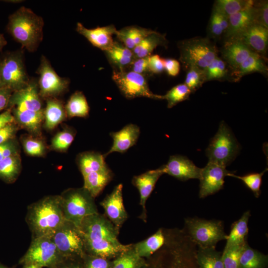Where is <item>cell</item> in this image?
<instances>
[{
  "label": "cell",
  "mask_w": 268,
  "mask_h": 268,
  "mask_svg": "<svg viewBox=\"0 0 268 268\" xmlns=\"http://www.w3.org/2000/svg\"><path fill=\"white\" fill-rule=\"evenodd\" d=\"M164 245L145 260L144 268H199L197 246L184 229L165 231Z\"/></svg>",
  "instance_id": "1"
},
{
  "label": "cell",
  "mask_w": 268,
  "mask_h": 268,
  "mask_svg": "<svg viewBox=\"0 0 268 268\" xmlns=\"http://www.w3.org/2000/svg\"><path fill=\"white\" fill-rule=\"evenodd\" d=\"M66 220L60 195L46 196L33 203L26 216L32 238L52 237Z\"/></svg>",
  "instance_id": "2"
},
{
  "label": "cell",
  "mask_w": 268,
  "mask_h": 268,
  "mask_svg": "<svg viewBox=\"0 0 268 268\" xmlns=\"http://www.w3.org/2000/svg\"><path fill=\"white\" fill-rule=\"evenodd\" d=\"M44 25L42 17L22 6L9 16L6 30L23 48L34 52L42 41Z\"/></svg>",
  "instance_id": "3"
},
{
  "label": "cell",
  "mask_w": 268,
  "mask_h": 268,
  "mask_svg": "<svg viewBox=\"0 0 268 268\" xmlns=\"http://www.w3.org/2000/svg\"><path fill=\"white\" fill-rule=\"evenodd\" d=\"M60 197L66 220L78 227L84 218L99 213L94 198L83 187L68 189Z\"/></svg>",
  "instance_id": "4"
},
{
  "label": "cell",
  "mask_w": 268,
  "mask_h": 268,
  "mask_svg": "<svg viewBox=\"0 0 268 268\" xmlns=\"http://www.w3.org/2000/svg\"><path fill=\"white\" fill-rule=\"evenodd\" d=\"M23 52H8L0 56V87L13 92L26 87L30 79L26 71Z\"/></svg>",
  "instance_id": "5"
},
{
  "label": "cell",
  "mask_w": 268,
  "mask_h": 268,
  "mask_svg": "<svg viewBox=\"0 0 268 268\" xmlns=\"http://www.w3.org/2000/svg\"><path fill=\"white\" fill-rule=\"evenodd\" d=\"M184 230L198 247H215L218 242L227 238L223 222L219 220L186 218Z\"/></svg>",
  "instance_id": "6"
},
{
  "label": "cell",
  "mask_w": 268,
  "mask_h": 268,
  "mask_svg": "<svg viewBox=\"0 0 268 268\" xmlns=\"http://www.w3.org/2000/svg\"><path fill=\"white\" fill-rule=\"evenodd\" d=\"M180 61L187 69L192 66L204 69L217 56L218 51L209 39L195 37L178 43Z\"/></svg>",
  "instance_id": "7"
},
{
  "label": "cell",
  "mask_w": 268,
  "mask_h": 268,
  "mask_svg": "<svg viewBox=\"0 0 268 268\" xmlns=\"http://www.w3.org/2000/svg\"><path fill=\"white\" fill-rule=\"evenodd\" d=\"M78 228L82 235L85 249L104 242L120 245L119 233L114 225L104 215L99 213L83 218Z\"/></svg>",
  "instance_id": "8"
},
{
  "label": "cell",
  "mask_w": 268,
  "mask_h": 268,
  "mask_svg": "<svg viewBox=\"0 0 268 268\" xmlns=\"http://www.w3.org/2000/svg\"><path fill=\"white\" fill-rule=\"evenodd\" d=\"M52 238L63 260H82L86 255L78 227L69 221L66 220Z\"/></svg>",
  "instance_id": "9"
},
{
  "label": "cell",
  "mask_w": 268,
  "mask_h": 268,
  "mask_svg": "<svg viewBox=\"0 0 268 268\" xmlns=\"http://www.w3.org/2000/svg\"><path fill=\"white\" fill-rule=\"evenodd\" d=\"M239 151V143L231 131L224 122H221L206 150L209 162L226 167L235 159Z\"/></svg>",
  "instance_id": "10"
},
{
  "label": "cell",
  "mask_w": 268,
  "mask_h": 268,
  "mask_svg": "<svg viewBox=\"0 0 268 268\" xmlns=\"http://www.w3.org/2000/svg\"><path fill=\"white\" fill-rule=\"evenodd\" d=\"M63 260L52 237L44 236L32 238L19 264L22 266L34 264L42 268H53Z\"/></svg>",
  "instance_id": "11"
},
{
  "label": "cell",
  "mask_w": 268,
  "mask_h": 268,
  "mask_svg": "<svg viewBox=\"0 0 268 268\" xmlns=\"http://www.w3.org/2000/svg\"><path fill=\"white\" fill-rule=\"evenodd\" d=\"M112 79L127 99L146 97L162 99V95L154 94L149 88L146 77L130 70H114Z\"/></svg>",
  "instance_id": "12"
},
{
  "label": "cell",
  "mask_w": 268,
  "mask_h": 268,
  "mask_svg": "<svg viewBox=\"0 0 268 268\" xmlns=\"http://www.w3.org/2000/svg\"><path fill=\"white\" fill-rule=\"evenodd\" d=\"M36 72L39 93L42 99L57 97L67 91L69 85L68 78L60 76L53 68L50 61L44 55Z\"/></svg>",
  "instance_id": "13"
},
{
  "label": "cell",
  "mask_w": 268,
  "mask_h": 268,
  "mask_svg": "<svg viewBox=\"0 0 268 268\" xmlns=\"http://www.w3.org/2000/svg\"><path fill=\"white\" fill-rule=\"evenodd\" d=\"M231 172L226 169V167L208 161L206 165L201 168L199 179V198H204L222 189L224 178Z\"/></svg>",
  "instance_id": "14"
},
{
  "label": "cell",
  "mask_w": 268,
  "mask_h": 268,
  "mask_svg": "<svg viewBox=\"0 0 268 268\" xmlns=\"http://www.w3.org/2000/svg\"><path fill=\"white\" fill-rule=\"evenodd\" d=\"M123 184L117 185L100 204L103 208L106 217L119 233L120 229L128 218L123 198Z\"/></svg>",
  "instance_id": "15"
},
{
  "label": "cell",
  "mask_w": 268,
  "mask_h": 268,
  "mask_svg": "<svg viewBox=\"0 0 268 268\" xmlns=\"http://www.w3.org/2000/svg\"><path fill=\"white\" fill-rule=\"evenodd\" d=\"M42 99L39 93L37 82L32 79L26 87L12 93L8 108L43 112L44 108Z\"/></svg>",
  "instance_id": "16"
},
{
  "label": "cell",
  "mask_w": 268,
  "mask_h": 268,
  "mask_svg": "<svg viewBox=\"0 0 268 268\" xmlns=\"http://www.w3.org/2000/svg\"><path fill=\"white\" fill-rule=\"evenodd\" d=\"M161 168L164 174L182 181L200 179L201 171V168L197 167L187 157L181 155L171 156L167 163Z\"/></svg>",
  "instance_id": "17"
},
{
  "label": "cell",
  "mask_w": 268,
  "mask_h": 268,
  "mask_svg": "<svg viewBox=\"0 0 268 268\" xmlns=\"http://www.w3.org/2000/svg\"><path fill=\"white\" fill-rule=\"evenodd\" d=\"M76 30L93 46L105 52L113 45V35H116L117 29L113 25L88 29L77 22Z\"/></svg>",
  "instance_id": "18"
},
{
  "label": "cell",
  "mask_w": 268,
  "mask_h": 268,
  "mask_svg": "<svg viewBox=\"0 0 268 268\" xmlns=\"http://www.w3.org/2000/svg\"><path fill=\"white\" fill-rule=\"evenodd\" d=\"M163 174L160 167L158 169L149 170L140 175L135 176L132 179V184L137 189L139 193V204L142 210L140 217L144 222L146 221V201L153 190L157 181Z\"/></svg>",
  "instance_id": "19"
},
{
  "label": "cell",
  "mask_w": 268,
  "mask_h": 268,
  "mask_svg": "<svg viewBox=\"0 0 268 268\" xmlns=\"http://www.w3.org/2000/svg\"><path fill=\"white\" fill-rule=\"evenodd\" d=\"M253 51L263 56L266 55L268 44V29L254 23L236 38Z\"/></svg>",
  "instance_id": "20"
},
{
  "label": "cell",
  "mask_w": 268,
  "mask_h": 268,
  "mask_svg": "<svg viewBox=\"0 0 268 268\" xmlns=\"http://www.w3.org/2000/svg\"><path fill=\"white\" fill-rule=\"evenodd\" d=\"M139 134V127L133 124L126 125L118 132L110 133L113 139V144L109 150L103 154L105 158L114 152L125 153L136 144Z\"/></svg>",
  "instance_id": "21"
},
{
  "label": "cell",
  "mask_w": 268,
  "mask_h": 268,
  "mask_svg": "<svg viewBox=\"0 0 268 268\" xmlns=\"http://www.w3.org/2000/svg\"><path fill=\"white\" fill-rule=\"evenodd\" d=\"M254 53L246 45L237 39L226 40L221 52L223 59L234 69V71Z\"/></svg>",
  "instance_id": "22"
},
{
  "label": "cell",
  "mask_w": 268,
  "mask_h": 268,
  "mask_svg": "<svg viewBox=\"0 0 268 268\" xmlns=\"http://www.w3.org/2000/svg\"><path fill=\"white\" fill-rule=\"evenodd\" d=\"M19 128L27 131L31 135L41 137V126L44 122V112H36L25 109L9 108Z\"/></svg>",
  "instance_id": "23"
},
{
  "label": "cell",
  "mask_w": 268,
  "mask_h": 268,
  "mask_svg": "<svg viewBox=\"0 0 268 268\" xmlns=\"http://www.w3.org/2000/svg\"><path fill=\"white\" fill-rule=\"evenodd\" d=\"M254 23H256L253 4L228 17V26L224 34L226 40L237 38Z\"/></svg>",
  "instance_id": "24"
},
{
  "label": "cell",
  "mask_w": 268,
  "mask_h": 268,
  "mask_svg": "<svg viewBox=\"0 0 268 268\" xmlns=\"http://www.w3.org/2000/svg\"><path fill=\"white\" fill-rule=\"evenodd\" d=\"M104 52L110 64L114 67V70H126L134 59L133 51L120 42L114 41Z\"/></svg>",
  "instance_id": "25"
},
{
  "label": "cell",
  "mask_w": 268,
  "mask_h": 268,
  "mask_svg": "<svg viewBox=\"0 0 268 268\" xmlns=\"http://www.w3.org/2000/svg\"><path fill=\"white\" fill-rule=\"evenodd\" d=\"M104 155L89 151L79 153L76 158L78 167L83 177L87 174L108 168Z\"/></svg>",
  "instance_id": "26"
},
{
  "label": "cell",
  "mask_w": 268,
  "mask_h": 268,
  "mask_svg": "<svg viewBox=\"0 0 268 268\" xmlns=\"http://www.w3.org/2000/svg\"><path fill=\"white\" fill-rule=\"evenodd\" d=\"M44 110V127L52 130L67 118L65 107L62 101L57 97L47 99Z\"/></svg>",
  "instance_id": "27"
},
{
  "label": "cell",
  "mask_w": 268,
  "mask_h": 268,
  "mask_svg": "<svg viewBox=\"0 0 268 268\" xmlns=\"http://www.w3.org/2000/svg\"><path fill=\"white\" fill-rule=\"evenodd\" d=\"M83 177L84 180L83 188L95 198L112 180L113 173L108 168L102 171L89 173Z\"/></svg>",
  "instance_id": "28"
},
{
  "label": "cell",
  "mask_w": 268,
  "mask_h": 268,
  "mask_svg": "<svg viewBox=\"0 0 268 268\" xmlns=\"http://www.w3.org/2000/svg\"><path fill=\"white\" fill-rule=\"evenodd\" d=\"M153 31L138 26H129L117 30L115 35L120 43L133 50L144 38Z\"/></svg>",
  "instance_id": "29"
},
{
  "label": "cell",
  "mask_w": 268,
  "mask_h": 268,
  "mask_svg": "<svg viewBox=\"0 0 268 268\" xmlns=\"http://www.w3.org/2000/svg\"><path fill=\"white\" fill-rule=\"evenodd\" d=\"M165 242L164 230L160 228L146 239L133 244V246L136 253L140 257L145 259L149 258L159 250Z\"/></svg>",
  "instance_id": "30"
},
{
  "label": "cell",
  "mask_w": 268,
  "mask_h": 268,
  "mask_svg": "<svg viewBox=\"0 0 268 268\" xmlns=\"http://www.w3.org/2000/svg\"><path fill=\"white\" fill-rule=\"evenodd\" d=\"M250 216V210L246 211L238 220L233 223L229 234L227 235L225 248L242 245L247 242L248 224Z\"/></svg>",
  "instance_id": "31"
},
{
  "label": "cell",
  "mask_w": 268,
  "mask_h": 268,
  "mask_svg": "<svg viewBox=\"0 0 268 268\" xmlns=\"http://www.w3.org/2000/svg\"><path fill=\"white\" fill-rule=\"evenodd\" d=\"M167 44L165 35L154 30L132 50L134 59L149 56L157 47L166 46Z\"/></svg>",
  "instance_id": "32"
},
{
  "label": "cell",
  "mask_w": 268,
  "mask_h": 268,
  "mask_svg": "<svg viewBox=\"0 0 268 268\" xmlns=\"http://www.w3.org/2000/svg\"><path fill=\"white\" fill-rule=\"evenodd\" d=\"M268 264V255L246 243L240 256L238 268H267Z\"/></svg>",
  "instance_id": "33"
},
{
  "label": "cell",
  "mask_w": 268,
  "mask_h": 268,
  "mask_svg": "<svg viewBox=\"0 0 268 268\" xmlns=\"http://www.w3.org/2000/svg\"><path fill=\"white\" fill-rule=\"evenodd\" d=\"M19 153L9 156L0 161V179L8 184L14 183L21 171Z\"/></svg>",
  "instance_id": "34"
},
{
  "label": "cell",
  "mask_w": 268,
  "mask_h": 268,
  "mask_svg": "<svg viewBox=\"0 0 268 268\" xmlns=\"http://www.w3.org/2000/svg\"><path fill=\"white\" fill-rule=\"evenodd\" d=\"M67 118H86L89 115V107L82 92L76 91L65 105Z\"/></svg>",
  "instance_id": "35"
},
{
  "label": "cell",
  "mask_w": 268,
  "mask_h": 268,
  "mask_svg": "<svg viewBox=\"0 0 268 268\" xmlns=\"http://www.w3.org/2000/svg\"><path fill=\"white\" fill-rule=\"evenodd\" d=\"M196 260L199 268H224L222 253L215 247H197Z\"/></svg>",
  "instance_id": "36"
},
{
  "label": "cell",
  "mask_w": 268,
  "mask_h": 268,
  "mask_svg": "<svg viewBox=\"0 0 268 268\" xmlns=\"http://www.w3.org/2000/svg\"><path fill=\"white\" fill-rule=\"evenodd\" d=\"M255 72L267 74L268 67L263 56L254 53L244 61L234 71L236 76L235 80L237 81L243 76Z\"/></svg>",
  "instance_id": "37"
},
{
  "label": "cell",
  "mask_w": 268,
  "mask_h": 268,
  "mask_svg": "<svg viewBox=\"0 0 268 268\" xmlns=\"http://www.w3.org/2000/svg\"><path fill=\"white\" fill-rule=\"evenodd\" d=\"M145 265V259L136 253L132 244L129 249L113 261L111 268H144Z\"/></svg>",
  "instance_id": "38"
},
{
  "label": "cell",
  "mask_w": 268,
  "mask_h": 268,
  "mask_svg": "<svg viewBox=\"0 0 268 268\" xmlns=\"http://www.w3.org/2000/svg\"><path fill=\"white\" fill-rule=\"evenodd\" d=\"M254 2L251 0H217L213 9L229 17L253 5Z\"/></svg>",
  "instance_id": "39"
},
{
  "label": "cell",
  "mask_w": 268,
  "mask_h": 268,
  "mask_svg": "<svg viewBox=\"0 0 268 268\" xmlns=\"http://www.w3.org/2000/svg\"><path fill=\"white\" fill-rule=\"evenodd\" d=\"M76 134L75 130L71 127H66L58 133L51 141L52 149L65 152L67 150L73 142Z\"/></svg>",
  "instance_id": "40"
},
{
  "label": "cell",
  "mask_w": 268,
  "mask_h": 268,
  "mask_svg": "<svg viewBox=\"0 0 268 268\" xmlns=\"http://www.w3.org/2000/svg\"><path fill=\"white\" fill-rule=\"evenodd\" d=\"M206 81L226 79L228 75V69L225 61L215 57L209 65L204 69Z\"/></svg>",
  "instance_id": "41"
},
{
  "label": "cell",
  "mask_w": 268,
  "mask_h": 268,
  "mask_svg": "<svg viewBox=\"0 0 268 268\" xmlns=\"http://www.w3.org/2000/svg\"><path fill=\"white\" fill-rule=\"evenodd\" d=\"M192 92L185 83L178 84L170 89L162 99L167 101V107L171 108L178 103L188 99Z\"/></svg>",
  "instance_id": "42"
},
{
  "label": "cell",
  "mask_w": 268,
  "mask_h": 268,
  "mask_svg": "<svg viewBox=\"0 0 268 268\" xmlns=\"http://www.w3.org/2000/svg\"><path fill=\"white\" fill-rule=\"evenodd\" d=\"M22 143L24 151L29 155L41 157L46 152V145L40 137L26 136L22 138Z\"/></svg>",
  "instance_id": "43"
},
{
  "label": "cell",
  "mask_w": 268,
  "mask_h": 268,
  "mask_svg": "<svg viewBox=\"0 0 268 268\" xmlns=\"http://www.w3.org/2000/svg\"><path fill=\"white\" fill-rule=\"evenodd\" d=\"M228 26V17L212 10L210 19L209 30L210 35L218 38L225 34Z\"/></svg>",
  "instance_id": "44"
},
{
  "label": "cell",
  "mask_w": 268,
  "mask_h": 268,
  "mask_svg": "<svg viewBox=\"0 0 268 268\" xmlns=\"http://www.w3.org/2000/svg\"><path fill=\"white\" fill-rule=\"evenodd\" d=\"M266 171L265 170L261 173H250L241 176L231 172L227 175V176L232 177L241 180L252 191L254 196L256 198H259L261 194L262 177Z\"/></svg>",
  "instance_id": "45"
},
{
  "label": "cell",
  "mask_w": 268,
  "mask_h": 268,
  "mask_svg": "<svg viewBox=\"0 0 268 268\" xmlns=\"http://www.w3.org/2000/svg\"><path fill=\"white\" fill-rule=\"evenodd\" d=\"M187 69L184 83L192 93L194 92L206 82L204 70L195 66L190 67Z\"/></svg>",
  "instance_id": "46"
},
{
  "label": "cell",
  "mask_w": 268,
  "mask_h": 268,
  "mask_svg": "<svg viewBox=\"0 0 268 268\" xmlns=\"http://www.w3.org/2000/svg\"><path fill=\"white\" fill-rule=\"evenodd\" d=\"M246 243L242 245L224 248L222 253L224 268H238L240 256Z\"/></svg>",
  "instance_id": "47"
},
{
  "label": "cell",
  "mask_w": 268,
  "mask_h": 268,
  "mask_svg": "<svg viewBox=\"0 0 268 268\" xmlns=\"http://www.w3.org/2000/svg\"><path fill=\"white\" fill-rule=\"evenodd\" d=\"M255 23L268 29V2L267 0L254 2Z\"/></svg>",
  "instance_id": "48"
},
{
  "label": "cell",
  "mask_w": 268,
  "mask_h": 268,
  "mask_svg": "<svg viewBox=\"0 0 268 268\" xmlns=\"http://www.w3.org/2000/svg\"><path fill=\"white\" fill-rule=\"evenodd\" d=\"M113 261L86 254L82 260L83 268H111Z\"/></svg>",
  "instance_id": "49"
},
{
  "label": "cell",
  "mask_w": 268,
  "mask_h": 268,
  "mask_svg": "<svg viewBox=\"0 0 268 268\" xmlns=\"http://www.w3.org/2000/svg\"><path fill=\"white\" fill-rule=\"evenodd\" d=\"M148 57L134 59L126 70H130L146 77L147 74H151L148 67Z\"/></svg>",
  "instance_id": "50"
},
{
  "label": "cell",
  "mask_w": 268,
  "mask_h": 268,
  "mask_svg": "<svg viewBox=\"0 0 268 268\" xmlns=\"http://www.w3.org/2000/svg\"><path fill=\"white\" fill-rule=\"evenodd\" d=\"M19 143L15 138L0 144V161L9 156L19 153Z\"/></svg>",
  "instance_id": "51"
},
{
  "label": "cell",
  "mask_w": 268,
  "mask_h": 268,
  "mask_svg": "<svg viewBox=\"0 0 268 268\" xmlns=\"http://www.w3.org/2000/svg\"><path fill=\"white\" fill-rule=\"evenodd\" d=\"M19 129L15 121L1 129L0 130V144L15 138L17 132Z\"/></svg>",
  "instance_id": "52"
},
{
  "label": "cell",
  "mask_w": 268,
  "mask_h": 268,
  "mask_svg": "<svg viewBox=\"0 0 268 268\" xmlns=\"http://www.w3.org/2000/svg\"><path fill=\"white\" fill-rule=\"evenodd\" d=\"M148 67L151 73L159 74L164 70L163 59L158 55L148 57Z\"/></svg>",
  "instance_id": "53"
},
{
  "label": "cell",
  "mask_w": 268,
  "mask_h": 268,
  "mask_svg": "<svg viewBox=\"0 0 268 268\" xmlns=\"http://www.w3.org/2000/svg\"><path fill=\"white\" fill-rule=\"evenodd\" d=\"M163 60L164 70L169 75L175 76L179 74L180 66L178 61L172 59H163Z\"/></svg>",
  "instance_id": "54"
},
{
  "label": "cell",
  "mask_w": 268,
  "mask_h": 268,
  "mask_svg": "<svg viewBox=\"0 0 268 268\" xmlns=\"http://www.w3.org/2000/svg\"><path fill=\"white\" fill-rule=\"evenodd\" d=\"M13 91L5 87H0V112L8 108L10 98Z\"/></svg>",
  "instance_id": "55"
},
{
  "label": "cell",
  "mask_w": 268,
  "mask_h": 268,
  "mask_svg": "<svg viewBox=\"0 0 268 268\" xmlns=\"http://www.w3.org/2000/svg\"><path fill=\"white\" fill-rule=\"evenodd\" d=\"M53 268H83L82 260H63Z\"/></svg>",
  "instance_id": "56"
},
{
  "label": "cell",
  "mask_w": 268,
  "mask_h": 268,
  "mask_svg": "<svg viewBox=\"0 0 268 268\" xmlns=\"http://www.w3.org/2000/svg\"><path fill=\"white\" fill-rule=\"evenodd\" d=\"M13 122H14V118L10 108L0 113V130Z\"/></svg>",
  "instance_id": "57"
},
{
  "label": "cell",
  "mask_w": 268,
  "mask_h": 268,
  "mask_svg": "<svg viewBox=\"0 0 268 268\" xmlns=\"http://www.w3.org/2000/svg\"><path fill=\"white\" fill-rule=\"evenodd\" d=\"M7 44V41L3 35L0 33V52H1L3 47Z\"/></svg>",
  "instance_id": "58"
},
{
  "label": "cell",
  "mask_w": 268,
  "mask_h": 268,
  "mask_svg": "<svg viewBox=\"0 0 268 268\" xmlns=\"http://www.w3.org/2000/svg\"><path fill=\"white\" fill-rule=\"evenodd\" d=\"M22 268H43L42 267L34 264H29L23 266Z\"/></svg>",
  "instance_id": "59"
},
{
  "label": "cell",
  "mask_w": 268,
  "mask_h": 268,
  "mask_svg": "<svg viewBox=\"0 0 268 268\" xmlns=\"http://www.w3.org/2000/svg\"><path fill=\"white\" fill-rule=\"evenodd\" d=\"M0 268H9L0 263Z\"/></svg>",
  "instance_id": "60"
}]
</instances>
